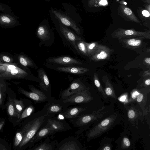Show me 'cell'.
<instances>
[{"label":"cell","instance_id":"obj_15","mask_svg":"<svg viewBox=\"0 0 150 150\" xmlns=\"http://www.w3.org/2000/svg\"><path fill=\"white\" fill-rule=\"evenodd\" d=\"M37 71L40 90L48 96L51 97V84L46 72L42 68L39 69Z\"/></svg>","mask_w":150,"mask_h":150},{"label":"cell","instance_id":"obj_34","mask_svg":"<svg viewBox=\"0 0 150 150\" xmlns=\"http://www.w3.org/2000/svg\"><path fill=\"white\" fill-rule=\"evenodd\" d=\"M6 89L4 85L0 83V107L3 109L5 108L4 105L6 97Z\"/></svg>","mask_w":150,"mask_h":150},{"label":"cell","instance_id":"obj_17","mask_svg":"<svg viewBox=\"0 0 150 150\" xmlns=\"http://www.w3.org/2000/svg\"><path fill=\"white\" fill-rule=\"evenodd\" d=\"M52 13L64 25L69 26L73 29L76 33L81 34L80 29L77 26L75 22L67 16L53 9H51Z\"/></svg>","mask_w":150,"mask_h":150},{"label":"cell","instance_id":"obj_13","mask_svg":"<svg viewBox=\"0 0 150 150\" xmlns=\"http://www.w3.org/2000/svg\"><path fill=\"white\" fill-rule=\"evenodd\" d=\"M113 51V50L106 46L99 44L94 52L89 57L91 61L95 62L108 59Z\"/></svg>","mask_w":150,"mask_h":150},{"label":"cell","instance_id":"obj_33","mask_svg":"<svg viewBox=\"0 0 150 150\" xmlns=\"http://www.w3.org/2000/svg\"><path fill=\"white\" fill-rule=\"evenodd\" d=\"M93 79L94 84L98 90L102 94L104 98H106L107 96L105 94L104 91L100 84L98 75L97 74H94Z\"/></svg>","mask_w":150,"mask_h":150},{"label":"cell","instance_id":"obj_7","mask_svg":"<svg viewBox=\"0 0 150 150\" xmlns=\"http://www.w3.org/2000/svg\"><path fill=\"white\" fill-rule=\"evenodd\" d=\"M111 36L113 38L118 39L137 37H143L145 39H150V32L149 31H139L133 29H125L119 28L113 32Z\"/></svg>","mask_w":150,"mask_h":150},{"label":"cell","instance_id":"obj_43","mask_svg":"<svg viewBox=\"0 0 150 150\" xmlns=\"http://www.w3.org/2000/svg\"><path fill=\"white\" fill-rule=\"evenodd\" d=\"M5 120L4 119H3L0 122V131L2 129V128L5 124Z\"/></svg>","mask_w":150,"mask_h":150},{"label":"cell","instance_id":"obj_21","mask_svg":"<svg viewBox=\"0 0 150 150\" xmlns=\"http://www.w3.org/2000/svg\"><path fill=\"white\" fill-rule=\"evenodd\" d=\"M59 29L60 32L65 38L74 46L77 51L79 52L76 45L75 42L81 40V38L74 33L61 23L59 25Z\"/></svg>","mask_w":150,"mask_h":150},{"label":"cell","instance_id":"obj_5","mask_svg":"<svg viewBox=\"0 0 150 150\" xmlns=\"http://www.w3.org/2000/svg\"><path fill=\"white\" fill-rule=\"evenodd\" d=\"M117 118L116 114L112 115L88 131L86 134L88 140L99 136L108 130L114 124Z\"/></svg>","mask_w":150,"mask_h":150},{"label":"cell","instance_id":"obj_47","mask_svg":"<svg viewBox=\"0 0 150 150\" xmlns=\"http://www.w3.org/2000/svg\"><path fill=\"white\" fill-rule=\"evenodd\" d=\"M144 83L146 85H149L150 84V79H146L144 81Z\"/></svg>","mask_w":150,"mask_h":150},{"label":"cell","instance_id":"obj_19","mask_svg":"<svg viewBox=\"0 0 150 150\" xmlns=\"http://www.w3.org/2000/svg\"><path fill=\"white\" fill-rule=\"evenodd\" d=\"M47 62L64 65H80L82 63L72 57L66 56L50 57L47 59Z\"/></svg>","mask_w":150,"mask_h":150},{"label":"cell","instance_id":"obj_50","mask_svg":"<svg viewBox=\"0 0 150 150\" xmlns=\"http://www.w3.org/2000/svg\"><path fill=\"white\" fill-rule=\"evenodd\" d=\"M3 119L0 118V122Z\"/></svg>","mask_w":150,"mask_h":150},{"label":"cell","instance_id":"obj_23","mask_svg":"<svg viewBox=\"0 0 150 150\" xmlns=\"http://www.w3.org/2000/svg\"><path fill=\"white\" fill-rule=\"evenodd\" d=\"M50 68L59 71L68 73L74 74H82L89 71L86 68L79 67H54Z\"/></svg>","mask_w":150,"mask_h":150},{"label":"cell","instance_id":"obj_6","mask_svg":"<svg viewBox=\"0 0 150 150\" xmlns=\"http://www.w3.org/2000/svg\"><path fill=\"white\" fill-rule=\"evenodd\" d=\"M93 100V98L91 95L89 88H88L85 90L78 92L62 100L69 106L70 105L88 103L91 102Z\"/></svg>","mask_w":150,"mask_h":150},{"label":"cell","instance_id":"obj_12","mask_svg":"<svg viewBox=\"0 0 150 150\" xmlns=\"http://www.w3.org/2000/svg\"><path fill=\"white\" fill-rule=\"evenodd\" d=\"M36 35L40 40V44L45 45H50L54 39V36L50 30L46 25H40L36 31Z\"/></svg>","mask_w":150,"mask_h":150},{"label":"cell","instance_id":"obj_38","mask_svg":"<svg viewBox=\"0 0 150 150\" xmlns=\"http://www.w3.org/2000/svg\"><path fill=\"white\" fill-rule=\"evenodd\" d=\"M144 96L142 93H139L136 98L137 101L139 103H141L143 100Z\"/></svg>","mask_w":150,"mask_h":150},{"label":"cell","instance_id":"obj_46","mask_svg":"<svg viewBox=\"0 0 150 150\" xmlns=\"http://www.w3.org/2000/svg\"><path fill=\"white\" fill-rule=\"evenodd\" d=\"M107 2L106 0H100L99 3L101 5H105L107 4Z\"/></svg>","mask_w":150,"mask_h":150},{"label":"cell","instance_id":"obj_45","mask_svg":"<svg viewBox=\"0 0 150 150\" xmlns=\"http://www.w3.org/2000/svg\"><path fill=\"white\" fill-rule=\"evenodd\" d=\"M145 62L149 65L150 64V58L149 57L146 58L144 59Z\"/></svg>","mask_w":150,"mask_h":150},{"label":"cell","instance_id":"obj_11","mask_svg":"<svg viewBox=\"0 0 150 150\" xmlns=\"http://www.w3.org/2000/svg\"><path fill=\"white\" fill-rule=\"evenodd\" d=\"M83 147L76 138L70 137L66 138L57 144L55 150H81Z\"/></svg>","mask_w":150,"mask_h":150},{"label":"cell","instance_id":"obj_10","mask_svg":"<svg viewBox=\"0 0 150 150\" xmlns=\"http://www.w3.org/2000/svg\"><path fill=\"white\" fill-rule=\"evenodd\" d=\"M88 88L81 80L79 79L75 80L71 83L67 88L60 91L59 98L65 99L78 92Z\"/></svg>","mask_w":150,"mask_h":150},{"label":"cell","instance_id":"obj_30","mask_svg":"<svg viewBox=\"0 0 150 150\" xmlns=\"http://www.w3.org/2000/svg\"><path fill=\"white\" fill-rule=\"evenodd\" d=\"M75 44L79 52L81 53L85 56L88 57L86 42L81 39L76 41L75 42Z\"/></svg>","mask_w":150,"mask_h":150},{"label":"cell","instance_id":"obj_49","mask_svg":"<svg viewBox=\"0 0 150 150\" xmlns=\"http://www.w3.org/2000/svg\"><path fill=\"white\" fill-rule=\"evenodd\" d=\"M149 72V71H145L144 73V76H147V74H148V72Z\"/></svg>","mask_w":150,"mask_h":150},{"label":"cell","instance_id":"obj_44","mask_svg":"<svg viewBox=\"0 0 150 150\" xmlns=\"http://www.w3.org/2000/svg\"><path fill=\"white\" fill-rule=\"evenodd\" d=\"M8 149L6 146L2 143H0V150H7Z\"/></svg>","mask_w":150,"mask_h":150},{"label":"cell","instance_id":"obj_1","mask_svg":"<svg viewBox=\"0 0 150 150\" xmlns=\"http://www.w3.org/2000/svg\"><path fill=\"white\" fill-rule=\"evenodd\" d=\"M48 118L41 110L33 113L24 120L20 129L23 137L17 149L24 150L28 148L30 140L39 129L46 125Z\"/></svg>","mask_w":150,"mask_h":150},{"label":"cell","instance_id":"obj_29","mask_svg":"<svg viewBox=\"0 0 150 150\" xmlns=\"http://www.w3.org/2000/svg\"><path fill=\"white\" fill-rule=\"evenodd\" d=\"M104 92L106 96L115 99H116V96L113 86L108 79H107L106 81Z\"/></svg>","mask_w":150,"mask_h":150},{"label":"cell","instance_id":"obj_37","mask_svg":"<svg viewBox=\"0 0 150 150\" xmlns=\"http://www.w3.org/2000/svg\"><path fill=\"white\" fill-rule=\"evenodd\" d=\"M136 115L135 111L133 109H131L128 110V116L130 119L134 118Z\"/></svg>","mask_w":150,"mask_h":150},{"label":"cell","instance_id":"obj_42","mask_svg":"<svg viewBox=\"0 0 150 150\" xmlns=\"http://www.w3.org/2000/svg\"><path fill=\"white\" fill-rule=\"evenodd\" d=\"M142 13L144 16L146 17H149L150 16L149 12L146 10L143 11L142 12Z\"/></svg>","mask_w":150,"mask_h":150},{"label":"cell","instance_id":"obj_9","mask_svg":"<svg viewBox=\"0 0 150 150\" xmlns=\"http://www.w3.org/2000/svg\"><path fill=\"white\" fill-rule=\"evenodd\" d=\"M46 125L50 127L56 133L71 129L69 124L67 122L65 119L57 116L48 118Z\"/></svg>","mask_w":150,"mask_h":150},{"label":"cell","instance_id":"obj_25","mask_svg":"<svg viewBox=\"0 0 150 150\" xmlns=\"http://www.w3.org/2000/svg\"><path fill=\"white\" fill-rule=\"evenodd\" d=\"M120 9L123 15L129 21L140 24V22L131 9L123 4L122 1L120 2Z\"/></svg>","mask_w":150,"mask_h":150},{"label":"cell","instance_id":"obj_35","mask_svg":"<svg viewBox=\"0 0 150 150\" xmlns=\"http://www.w3.org/2000/svg\"><path fill=\"white\" fill-rule=\"evenodd\" d=\"M0 12L3 13H12L11 10L7 5L0 3Z\"/></svg>","mask_w":150,"mask_h":150},{"label":"cell","instance_id":"obj_8","mask_svg":"<svg viewBox=\"0 0 150 150\" xmlns=\"http://www.w3.org/2000/svg\"><path fill=\"white\" fill-rule=\"evenodd\" d=\"M28 86L31 91H26L20 87L18 88L19 91L25 96L32 99L36 103L47 102L52 97L48 96L32 85H29Z\"/></svg>","mask_w":150,"mask_h":150},{"label":"cell","instance_id":"obj_22","mask_svg":"<svg viewBox=\"0 0 150 150\" xmlns=\"http://www.w3.org/2000/svg\"><path fill=\"white\" fill-rule=\"evenodd\" d=\"M144 39L143 37L122 38L119 39V41L125 47L134 50L142 46Z\"/></svg>","mask_w":150,"mask_h":150},{"label":"cell","instance_id":"obj_48","mask_svg":"<svg viewBox=\"0 0 150 150\" xmlns=\"http://www.w3.org/2000/svg\"><path fill=\"white\" fill-rule=\"evenodd\" d=\"M102 149L103 150H111V148L108 146H106Z\"/></svg>","mask_w":150,"mask_h":150},{"label":"cell","instance_id":"obj_14","mask_svg":"<svg viewBox=\"0 0 150 150\" xmlns=\"http://www.w3.org/2000/svg\"><path fill=\"white\" fill-rule=\"evenodd\" d=\"M80 104L76 106L68 107L64 112L58 114L65 119L74 118L83 114H86V111L87 110V107Z\"/></svg>","mask_w":150,"mask_h":150},{"label":"cell","instance_id":"obj_39","mask_svg":"<svg viewBox=\"0 0 150 150\" xmlns=\"http://www.w3.org/2000/svg\"><path fill=\"white\" fill-rule=\"evenodd\" d=\"M123 142L124 145L127 147H129L130 145L129 140L127 137H125L123 139Z\"/></svg>","mask_w":150,"mask_h":150},{"label":"cell","instance_id":"obj_24","mask_svg":"<svg viewBox=\"0 0 150 150\" xmlns=\"http://www.w3.org/2000/svg\"><path fill=\"white\" fill-rule=\"evenodd\" d=\"M5 106L10 119L11 120H16L17 122L18 119V117L15 108L13 99L8 96L7 101Z\"/></svg>","mask_w":150,"mask_h":150},{"label":"cell","instance_id":"obj_28","mask_svg":"<svg viewBox=\"0 0 150 150\" xmlns=\"http://www.w3.org/2000/svg\"><path fill=\"white\" fill-rule=\"evenodd\" d=\"M19 61L20 64L25 67H30L36 69L38 68V67L35 63L25 56H20L19 57Z\"/></svg>","mask_w":150,"mask_h":150},{"label":"cell","instance_id":"obj_2","mask_svg":"<svg viewBox=\"0 0 150 150\" xmlns=\"http://www.w3.org/2000/svg\"><path fill=\"white\" fill-rule=\"evenodd\" d=\"M5 63L0 61V77L5 78H21L39 82L40 80L27 67L23 68L11 62Z\"/></svg>","mask_w":150,"mask_h":150},{"label":"cell","instance_id":"obj_36","mask_svg":"<svg viewBox=\"0 0 150 150\" xmlns=\"http://www.w3.org/2000/svg\"><path fill=\"white\" fill-rule=\"evenodd\" d=\"M139 93L137 91H134L131 94V98L129 100L128 103H130L134 101L136 99Z\"/></svg>","mask_w":150,"mask_h":150},{"label":"cell","instance_id":"obj_31","mask_svg":"<svg viewBox=\"0 0 150 150\" xmlns=\"http://www.w3.org/2000/svg\"><path fill=\"white\" fill-rule=\"evenodd\" d=\"M99 43L97 42L91 43L86 42V45L88 57H89L94 52L97 48Z\"/></svg>","mask_w":150,"mask_h":150},{"label":"cell","instance_id":"obj_20","mask_svg":"<svg viewBox=\"0 0 150 150\" xmlns=\"http://www.w3.org/2000/svg\"><path fill=\"white\" fill-rule=\"evenodd\" d=\"M39 144H36L29 150H55L59 142L57 140H52L49 136Z\"/></svg>","mask_w":150,"mask_h":150},{"label":"cell","instance_id":"obj_18","mask_svg":"<svg viewBox=\"0 0 150 150\" xmlns=\"http://www.w3.org/2000/svg\"><path fill=\"white\" fill-rule=\"evenodd\" d=\"M20 24L17 17L13 14L0 13V26L11 28Z\"/></svg>","mask_w":150,"mask_h":150},{"label":"cell","instance_id":"obj_41","mask_svg":"<svg viewBox=\"0 0 150 150\" xmlns=\"http://www.w3.org/2000/svg\"><path fill=\"white\" fill-rule=\"evenodd\" d=\"M2 59L4 62H11V60L10 58L6 56H4L2 57Z\"/></svg>","mask_w":150,"mask_h":150},{"label":"cell","instance_id":"obj_4","mask_svg":"<svg viewBox=\"0 0 150 150\" xmlns=\"http://www.w3.org/2000/svg\"><path fill=\"white\" fill-rule=\"evenodd\" d=\"M68 107L62 99H55L52 96L41 111L48 118L52 117L64 112Z\"/></svg>","mask_w":150,"mask_h":150},{"label":"cell","instance_id":"obj_40","mask_svg":"<svg viewBox=\"0 0 150 150\" xmlns=\"http://www.w3.org/2000/svg\"><path fill=\"white\" fill-rule=\"evenodd\" d=\"M100 0H89L88 4L90 6H93L97 4L98 1L100 2Z\"/></svg>","mask_w":150,"mask_h":150},{"label":"cell","instance_id":"obj_27","mask_svg":"<svg viewBox=\"0 0 150 150\" xmlns=\"http://www.w3.org/2000/svg\"><path fill=\"white\" fill-rule=\"evenodd\" d=\"M35 107L32 104L29 105L26 107L21 114L19 119L17 121V122H21L26 118L29 117L34 113Z\"/></svg>","mask_w":150,"mask_h":150},{"label":"cell","instance_id":"obj_26","mask_svg":"<svg viewBox=\"0 0 150 150\" xmlns=\"http://www.w3.org/2000/svg\"><path fill=\"white\" fill-rule=\"evenodd\" d=\"M13 100L15 108L19 119L21 114L25 108L29 105L32 104V103L30 100L27 99H25V100H19L14 98Z\"/></svg>","mask_w":150,"mask_h":150},{"label":"cell","instance_id":"obj_32","mask_svg":"<svg viewBox=\"0 0 150 150\" xmlns=\"http://www.w3.org/2000/svg\"><path fill=\"white\" fill-rule=\"evenodd\" d=\"M23 135L20 131H17L16 134L13 142V147L17 149L20 145L23 139Z\"/></svg>","mask_w":150,"mask_h":150},{"label":"cell","instance_id":"obj_16","mask_svg":"<svg viewBox=\"0 0 150 150\" xmlns=\"http://www.w3.org/2000/svg\"><path fill=\"white\" fill-rule=\"evenodd\" d=\"M56 133L49 126L47 125L42 127L37 132L36 134L30 140L29 144V150L35 144L42 141L47 137L51 136L52 138Z\"/></svg>","mask_w":150,"mask_h":150},{"label":"cell","instance_id":"obj_3","mask_svg":"<svg viewBox=\"0 0 150 150\" xmlns=\"http://www.w3.org/2000/svg\"><path fill=\"white\" fill-rule=\"evenodd\" d=\"M105 108L103 107L92 113L85 114L74 118L68 119L73 126L78 129L76 132V134H81L87 128L91 123L98 118H101L103 115L104 112L103 111Z\"/></svg>","mask_w":150,"mask_h":150}]
</instances>
